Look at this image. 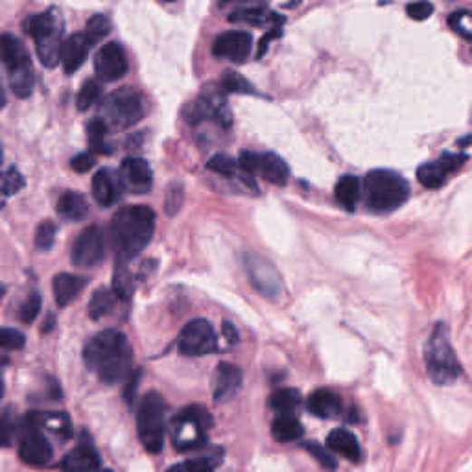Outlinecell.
<instances>
[{
	"mask_svg": "<svg viewBox=\"0 0 472 472\" xmlns=\"http://www.w3.org/2000/svg\"><path fill=\"white\" fill-rule=\"evenodd\" d=\"M233 3H249V0H220V6L233 5Z\"/></svg>",
	"mask_w": 472,
	"mask_h": 472,
	"instance_id": "52",
	"label": "cell"
},
{
	"mask_svg": "<svg viewBox=\"0 0 472 472\" xmlns=\"http://www.w3.org/2000/svg\"><path fill=\"white\" fill-rule=\"evenodd\" d=\"M0 63L6 67L10 87L19 98H28L34 91V69L26 46L14 35H0Z\"/></svg>",
	"mask_w": 472,
	"mask_h": 472,
	"instance_id": "8",
	"label": "cell"
},
{
	"mask_svg": "<svg viewBox=\"0 0 472 472\" xmlns=\"http://www.w3.org/2000/svg\"><path fill=\"white\" fill-rule=\"evenodd\" d=\"M28 423L32 427H37L39 430L46 429L48 432L56 434L58 438L71 436V423H69L67 415H63V413H34L28 417Z\"/></svg>",
	"mask_w": 472,
	"mask_h": 472,
	"instance_id": "28",
	"label": "cell"
},
{
	"mask_svg": "<svg viewBox=\"0 0 472 472\" xmlns=\"http://www.w3.org/2000/svg\"><path fill=\"white\" fill-rule=\"evenodd\" d=\"M52 456H54V450H52L48 439L43 436V432L37 427L30 425L21 438L19 458L28 465L41 467L46 465L52 459Z\"/></svg>",
	"mask_w": 472,
	"mask_h": 472,
	"instance_id": "16",
	"label": "cell"
},
{
	"mask_svg": "<svg viewBox=\"0 0 472 472\" xmlns=\"http://www.w3.org/2000/svg\"><path fill=\"white\" fill-rule=\"evenodd\" d=\"M253 39L246 32H226L217 37L213 44V54L220 60H229L233 63H244L251 52Z\"/></svg>",
	"mask_w": 472,
	"mask_h": 472,
	"instance_id": "17",
	"label": "cell"
},
{
	"mask_svg": "<svg viewBox=\"0 0 472 472\" xmlns=\"http://www.w3.org/2000/svg\"><path fill=\"white\" fill-rule=\"evenodd\" d=\"M367 207L377 213H390L406 203L409 196L408 181L391 170H373L361 181Z\"/></svg>",
	"mask_w": 472,
	"mask_h": 472,
	"instance_id": "4",
	"label": "cell"
},
{
	"mask_svg": "<svg viewBox=\"0 0 472 472\" xmlns=\"http://www.w3.org/2000/svg\"><path fill=\"white\" fill-rule=\"evenodd\" d=\"M213 427V419L203 406H188L181 409L172 423V441L181 452L196 450L207 441V432Z\"/></svg>",
	"mask_w": 472,
	"mask_h": 472,
	"instance_id": "9",
	"label": "cell"
},
{
	"mask_svg": "<svg viewBox=\"0 0 472 472\" xmlns=\"http://www.w3.org/2000/svg\"><path fill=\"white\" fill-rule=\"evenodd\" d=\"M101 467V459L98 456V452L94 450V447L91 445V441H82L72 452H69L65 456V459L62 461V468L63 470H96Z\"/></svg>",
	"mask_w": 472,
	"mask_h": 472,
	"instance_id": "22",
	"label": "cell"
},
{
	"mask_svg": "<svg viewBox=\"0 0 472 472\" xmlns=\"http://www.w3.org/2000/svg\"><path fill=\"white\" fill-rule=\"evenodd\" d=\"M207 169L222 178H235L238 172V161H235L233 157H229L226 153H218L208 159Z\"/></svg>",
	"mask_w": 472,
	"mask_h": 472,
	"instance_id": "35",
	"label": "cell"
},
{
	"mask_svg": "<svg viewBox=\"0 0 472 472\" xmlns=\"http://www.w3.org/2000/svg\"><path fill=\"white\" fill-rule=\"evenodd\" d=\"M87 140L94 153H111L110 142V126L100 117L87 124Z\"/></svg>",
	"mask_w": 472,
	"mask_h": 472,
	"instance_id": "31",
	"label": "cell"
},
{
	"mask_svg": "<svg viewBox=\"0 0 472 472\" xmlns=\"http://www.w3.org/2000/svg\"><path fill=\"white\" fill-rule=\"evenodd\" d=\"M229 21L231 23H247V24H253V26H262V24H266V23L283 24L284 17H281L277 14H272V12L265 10V8H247V10H240V12L231 14Z\"/></svg>",
	"mask_w": 472,
	"mask_h": 472,
	"instance_id": "33",
	"label": "cell"
},
{
	"mask_svg": "<svg viewBox=\"0 0 472 472\" xmlns=\"http://www.w3.org/2000/svg\"><path fill=\"white\" fill-rule=\"evenodd\" d=\"M24 343H26V338L23 332H19L15 329H0V349L15 351V349H23Z\"/></svg>",
	"mask_w": 472,
	"mask_h": 472,
	"instance_id": "46",
	"label": "cell"
},
{
	"mask_svg": "<svg viewBox=\"0 0 472 472\" xmlns=\"http://www.w3.org/2000/svg\"><path fill=\"white\" fill-rule=\"evenodd\" d=\"M247 270H249V275H251L255 286L262 294H266L268 297H274L279 294V290H281L279 277L268 262H265L258 256H247Z\"/></svg>",
	"mask_w": 472,
	"mask_h": 472,
	"instance_id": "20",
	"label": "cell"
},
{
	"mask_svg": "<svg viewBox=\"0 0 472 472\" xmlns=\"http://www.w3.org/2000/svg\"><path fill=\"white\" fill-rule=\"evenodd\" d=\"M94 44H96V41L87 32H80V34H74V35L63 39L62 48H60V63L63 65V71L67 74L76 72L87 60L89 50Z\"/></svg>",
	"mask_w": 472,
	"mask_h": 472,
	"instance_id": "18",
	"label": "cell"
},
{
	"mask_svg": "<svg viewBox=\"0 0 472 472\" xmlns=\"http://www.w3.org/2000/svg\"><path fill=\"white\" fill-rule=\"evenodd\" d=\"M238 169L247 178L260 174L268 183L274 185H286L290 176L286 163L275 153L244 151L238 159Z\"/></svg>",
	"mask_w": 472,
	"mask_h": 472,
	"instance_id": "10",
	"label": "cell"
},
{
	"mask_svg": "<svg viewBox=\"0 0 472 472\" xmlns=\"http://www.w3.org/2000/svg\"><path fill=\"white\" fill-rule=\"evenodd\" d=\"M155 231V213L148 205H128L113 217L111 238L117 260L126 262L139 256L151 242Z\"/></svg>",
	"mask_w": 472,
	"mask_h": 472,
	"instance_id": "2",
	"label": "cell"
},
{
	"mask_svg": "<svg viewBox=\"0 0 472 472\" xmlns=\"http://www.w3.org/2000/svg\"><path fill=\"white\" fill-rule=\"evenodd\" d=\"M306 450L313 456V459H316L322 467L325 468H336L338 467V461L334 458V452L325 445H318L316 441H310L306 443Z\"/></svg>",
	"mask_w": 472,
	"mask_h": 472,
	"instance_id": "41",
	"label": "cell"
},
{
	"mask_svg": "<svg viewBox=\"0 0 472 472\" xmlns=\"http://www.w3.org/2000/svg\"><path fill=\"white\" fill-rule=\"evenodd\" d=\"M406 14L413 21H427L434 14V6L427 3V0H419V3H411L406 6Z\"/></svg>",
	"mask_w": 472,
	"mask_h": 472,
	"instance_id": "47",
	"label": "cell"
},
{
	"mask_svg": "<svg viewBox=\"0 0 472 472\" xmlns=\"http://www.w3.org/2000/svg\"><path fill=\"white\" fill-rule=\"evenodd\" d=\"M448 26L459 34L461 37L472 41V14L470 12H456L448 17Z\"/></svg>",
	"mask_w": 472,
	"mask_h": 472,
	"instance_id": "42",
	"label": "cell"
},
{
	"mask_svg": "<svg viewBox=\"0 0 472 472\" xmlns=\"http://www.w3.org/2000/svg\"><path fill=\"white\" fill-rule=\"evenodd\" d=\"M83 361L103 384H117L133 367V349L128 338L115 329H108L87 342Z\"/></svg>",
	"mask_w": 472,
	"mask_h": 472,
	"instance_id": "1",
	"label": "cell"
},
{
	"mask_svg": "<svg viewBox=\"0 0 472 472\" xmlns=\"http://www.w3.org/2000/svg\"><path fill=\"white\" fill-rule=\"evenodd\" d=\"M270 404L277 413H294L301 404V395L297 390L283 388L270 397Z\"/></svg>",
	"mask_w": 472,
	"mask_h": 472,
	"instance_id": "34",
	"label": "cell"
},
{
	"mask_svg": "<svg viewBox=\"0 0 472 472\" xmlns=\"http://www.w3.org/2000/svg\"><path fill=\"white\" fill-rule=\"evenodd\" d=\"M87 279L74 274H58L52 281V292H54L56 303L63 308L69 306L85 288Z\"/></svg>",
	"mask_w": 472,
	"mask_h": 472,
	"instance_id": "23",
	"label": "cell"
},
{
	"mask_svg": "<svg viewBox=\"0 0 472 472\" xmlns=\"http://www.w3.org/2000/svg\"><path fill=\"white\" fill-rule=\"evenodd\" d=\"M224 334L227 336V340H231V343H235L238 340L236 331H235V327L231 323H224Z\"/></svg>",
	"mask_w": 472,
	"mask_h": 472,
	"instance_id": "50",
	"label": "cell"
},
{
	"mask_svg": "<svg viewBox=\"0 0 472 472\" xmlns=\"http://www.w3.org/2000/svg\"><path fill=\"white\" fill-rule=\"evenodd\" d=\"M281 34H283L281 28L268 32V34L265 35V39L260 41V46H258V52H256V58H262V56H265V52H266V48H268V43L274 41V39H277V37H281Z\"/></svg>",
	"mask_w": 472,
	"mask_h": 472,
	"instance_id": "49",
	"label": "cell"
},
{
	"mask_svg": "<svg viewBox=\"0 0 472 472\" xmlns=\"http://www.w3.org/2000/svg\"><path fill=\"white\" fill-rule=\"evenodd\" d=\"M327 447L334 452V454H340L351 461H358L360 456H361V450H360V445H358V439L356 436L347 430V429H336L329 434L327 438Z\"/></svg>",
	"mask_w": 472,
	"mask_h": 472,
	"instance_id": "25",
	"label": "cell"
},
{
	"mask_svg": "<svg viewBox=\"0 0 472 472\" xmlns=\"http://www.w3.org/2000/svg\"><path fill=\"white\" fill-rule=\"evenodd\" d=\"M303 425L292 413H279V417L272 423V434L281 443L297 441L303 438Z\"/></svg>",
	"mask_w": 472,
	"mask_h": 472,
	"instance_id": "29",
	"label": "cell"
},
{
	"mask_svg": "<svg viewBox=\"0 0 472 472\" xmlns=\"http://www.w3.org/2000/svg\"><path fill=\"white\" fill-rule=\"evenodd\" d=\"M242 371L233 363H220L217 379H215V399L218 402H226L233 399V395L240 390Z\"/></svg>",
	"mask_w": 472,
	"mask_h": 472,
	"instance_id": "21",
	"label": "cell"
},
{
	"mask_svg": "<svg viewBox=\"0 0 472 472\" xmlns=\"http://www.w3.org/2000/svg\"><path fill=\"white\" fill-rule=\"evenodd\" d=\"M94 71L103 82H117L128 72V58L119 43L103 44L94 56Z\"/></svg>",
	"mask_w": 472,
	"mask_h": 472,
	"instance_id": "14",
	"label": "cell"
},
{
	"mask_svg": "<svg viewBox=\"0 0 472 472\" xmlns=\"http://www.w3.org/2000/svg\"><path fill=\"white\" fill-rule=\"evenodd\" d=\"M106 256V240L100 227L91 226L80 233L76 242L72 244V265L78 268H94Z\"/></svg>",
	"mask_w": 472,
	"mask_h": 472,
	"instance_id": "12",
	"label": "cell"
},
{
	"mask_svg": "<svg viewBox=\"0 0 472 472\" xmlns=\"http://www.w3.org/2000/svg\"><path fill=\"white\" fill-rule=\"evenodd\" d=\"M467 163L465 153H443L438 161H430L417 170V179L427 188H441L452 174Z\"/></svg>",
	"mask_w": 472,
	"mask_h": 472,
	"instance_id": "13",
	"label": "cell"
},
{
	"mask_svg": "<svg viewBox=\"0 0 472 472\" xmlns=\"http://www.w3.org/2000/svg\"><path fill=\"white\" fill-rule=\"evenodd\" d=\"M146 111L148 108L144 96L131 87H122L103 98L100 119L113 130H128L139 124Z\"/></svg>",
	"mask_w": 472,
	"mask_h": 472,
	"instance_id": "6",
	"label": "cell"
},
{
	"mask_svg": "<svg viewBox=\"0 0 472 472\" xmlns=\"http://www.w3.org/2000/svg\"><path fill=\"white\" fill-rule=\"evenodd\" d=\"M222 89L226 92H246V94H255V87L242 78L238 72H226L222 78Z\"/></svg>",
	"mask_w": 472,
	"mask_h": 472,
	"instance_id": "40",
	"label": "cell"
},
{
	"mask_svg": "<svg viewBox=\"0 0 472 472\" xmlns=\"http://www.w3.org/2000/svg\"><path fill=\"white\" fill-rule=\"evenodd\" d=\"M163 3H174V0H163Z\"/></svg>",
	"mask_w": 472,
	"mask_h": 472,
	"instance_id": "55",
	"label": "cell"
},
{
	"mask_svg": "<svg viewBox=\"0 0 472 472\" xmlns=\"http://www.w3.org/2000/svg\"><path fill=\"white\" fill-rule=\"evenodd\" d=\"M101 96V85L100 82L96 80H89L83 83V87L80 89L78 92V98H76V106L80 111H87L91 110L94 103L100 100Z\"/></svg>",
	"mask_w": 472,
	"mask_h": 472,
	"instance_id": "36",
	"label": "cell"
},
{
	"mask_svg": "<svg viewBox=\"0 0 472 472\" xmlns=\"http://www.w3.org/2000/svg\"><path fill=\"white\" fill-rule=\"evenodd\" d=\"M120 185L131 194H146L151 190L153 174L149 165L139 157H128L120 167Z\"/></svg>",
	"mask_w": 472,
	"mask_h": 472,
	"instance_id": "19",
	"label": "cell"
},
{
	"mask_svg": "<svg viewBox=\"0 0 472 472\" xmlns=\"http://www.w3.org/2000/svg\"><path fill=\"white\" fill-rule=\"evenodd\" d=\"M56 233H58V227L54 222H50V220L43 222L35 231V247L41 251H48L52 246H54Z\"/></svg>",
	"mask_w": 472,
	"mask_h": 472,
	"instance_id": "39",
	"label": "cell"
},
{
	"mask_svg": "<svg viewBox=\"0 0 472 472\" xmlns=\"http://www.w3.org/2000/svg\"><path fill=\"white\" fill-rule=\"evenodd\" d=\"M167 402L157 391H149L140 402L137 413V432L144 450L149 454H159L163 450L167 434Z\"/></svg>",
	"mask_w": 472,
	"mask_h": 472,
	"instance_id": "7",
	"label": "cell"
},
{
	"mask_svg": "<svg viewBox=\"0 0 472 472\" xmlns=\"http://www.w3.org/2000/svg\"><path fill=\"white\" fill-rule=\"evenodd\" d=\"M3 395H5V384L0 380V399H3Z\"/></svg>",
	"mask_w": 472,
	"mask_h": 472,
	"instance_id": "53",
	"label": "cell"
},
{
	"mask_svg": "<svg viewBox=\"0 0 472 472\" xmlns=\"http://www.w3.org/2000/svg\"><path fill=\"white\" fill-rule=\"evenodd\" d=\"M23 28L35 43L39 62L44 67H56L60 63V48L65 32L62 14L56 8H50L43 14L30 15Z\"/></svg>",
	"mask_w": 472,
	"mask_h": 472,
	"instance_id": "3",
	"label": "cell"
},
{
	"mask_svg": "<svg viewBox=\"0 0 472 472\" xmlns=\"http://www.w3.org/2000/svg\"><path fill=\"white\" fill-rule=\"evenodd\" d=\"M5 103H6V94H5L3 83H0V110H3V108H5Z\"/></svg>",
	"mask_w": 472,
	"mask_h": 472,
	"instance_id": "51",
	"label": "cell"
},
{
	"mask_svg": "<svg viewBox=\"0 0 472 472\" xmlns=\"http://www.w3.org/2000/svg\"><path fill=\"white\" fill-rule=\"evenodd\" d=\"M92 196H94L96 203L101 207H111L117 203L120 192H119V187H117L115 179L111 178L110 170H100L94 174Z\"/></svg>",
	"mask_w": 472,
	"mask_h": 472,
	"instance_id": "26",
	"label": "cell"
},
{
	"mask_svg": "<svg viewBox=\"0 0 472 472\" xmlns=\"http://www.w3.org/2000/svg\"><path fill=\"white\" fill-rule=\"evenodd\" d=\"M115 292L110 288H98L89 301V316L91 320H103L115 308Z\"/></svg>",
	"mask_w": 472,
	"mask_h": 472,
	"instance_id": "32",
	"label": "cell"
},
{
	"mask_svg": "<svg viewBox=\"0 0 472 472\" xmlns=\"http://www.w3.org/2000/svg\"><path fill=\"white\" fill-rule=\"evenodd\" d=\"M94 157L91 155V153H78L76 157H72V161H71V167H72V170H76L78 174H85V172H89L92 167H94Z\"/></svg>",
	"mask_w": 472,
	"mask_h": 472,
	"instance_id": "48",
	"label": "cell"
},
{
	"mask_svg": "<svg viewBox=\"0 0 472 472\" xmlns=\"http://www.w3.org/2000/svg\"><path fill=\"white\" fill-rule=\"evenodd\" d=\"M19 432V425L10 415H0V447H12L15 436Z\"/></svg>",
	"mask_w": 472,
	"mask_h": 472,
	"instance_id": "44",
	"label": "cell"
},
{
	"mask_svg": "<svg viewBox=\"0 0 472 472\" xmlns=\"http://www.w3.org/2000/svg\"><path fill=\"white\" fill-rule=\"evenodd\" d=\"M306 406L310 409L312 415H316L320 419H332V417H338L343 409V404H342V399L331 391V390H318L313 391L308 400H306Z\"/></svg>",
	"mask_w": 472,
	"mask_h": 472,
	"instance_id": "24",
	"label": "cell"
},
{
	"mask_svg": "<svg viewBox=\"0 0 472 472\" xmlns=\"http://www.w3.org/2000/svg\"><path fill=\"white\" fill-rule=\"evenodd\" d=\"M217 332L207 320L190 322L179 334V351L185 356H205L217 351Z\"/></svg>",
	"mask_w": 472,
	"mask_h": 472,
	"instance_id": "11",
	"label": "cell"
},
{
	"mask_svg": "<svg viewBox=\"0 0 472 472\" xmlns=\"http://www.w3.org/2000/svg\"><path fill=\"white\" fill-rule=\"evenodd\" d=\"M0 163H3V148H0Z\"/></svg>",
	"mask_w": 472,
	"mask_h": 472,
	"instance_id": "54",
	"label": "cell"
},
{
	"mask_svg": "<svg viewBox=\"0 0 472 472\" xmlns=\"http://www.w3.org/2000/svg\"><path fill=\"white\" fill-rule=\"evenodd\" d=\"M87 213H89L87 199L78 192L69 190L58 199V215L67 222H82L87 218Z\"/></svg>",
	"mask_w": 472,
	"mask_h": 472,
	"instance_id": "27",
	"label": "cell"
},
{
	"mask_svg": "<svg viewBox=\"0 0 472 472\" xmlns=\"http://www.w3.org/2000/svg\"><path fill=\"white\" fill-rule=\"evenodd\" d=\"M110 30H111V24H110L108 17H103V15H94V17H91L89 23H87V28H85V32H87L96 43H98L100 39L106 37V35L110 34Z\"/></svg>",
	"mask_w": 472,
	"mask_h": 472,
	"instance_id": "45",
	"label": "cell"
},
{
	"mask_svg": "<svg viewBox=\"0 0 472 472\" xmlns=\"http://www.w3.org/2000/svg\"><path fill=\"white\" fill-rule=\"evenodd\" d=\"M201 120H215L224 128L231 126V113L220 92H205L196 100L190 113V122H201Z\"/></svg>",
	"mask_w": 472,
	"mask_h": 472,
	"instance_id": "15",
	"label": "cell"
},
{
	"mask_svg": "<svg viewBox=\"0 0 472 472\" xmlns=\"http://www.w3.org/2000/svg\"><path fill=\"white\" fill-rule=\"evenodd\" d=\"M220 463H222L220 456H201V458H194V459H188L185 463H179L172 468L174 470H188V472H208V470H215Z\"/></svg>",
	"mask_w": 472,
	"mask_h": 472,
	"instance_id": "38",
	"label": "cell"
},
{
	"mask_svg": "<svg viewBox=\"0 0 472 472\" xmlns=\"http://www.w3.org/2000/svg\"><path fill=\"white\" fill-rule=\"evenodd\" d=\"M39 312H41V297H39V294H30V295L24 299V303L21 304L19 320H21L23 323L30 325V323L35 322V318L39 316Z\"/></svg>",
	"mask_w": 472,
	"mask_h": 472,
	"instance_id": "43",
	"label": "cell"
},
{
	"mask_svg": "<svg viewBox=\"0 0 472 472\" xmlns=\"http://www.w3.org/2000/svg\"><path fill=\"white\" fill-rule=\"evenodd\" d=\"M336 201L347 208V211H352L356 207V203L361 197V181L356 176H342L340 181L336 183V190H334Z\"/></svg>",
	"mask_w": 472,
	"mask_h": 472,
	"instance_id": "30",
	"label": "cell"
},
{
	"mask_svg": "<svg viewBox=\"0 0 472 472\" xmlns=\"http://www.w3.org/2000/svg\"><path fill=\"white\" fill-rule=\"evenodd\" d=\"M24 185H26V181L17 169H10L0 174V196L3 197H10V196L17 194L19 190L24 188Z\"/></svg>",
	"mask_w": 472,
	"mask_h": 472,
	"instance_id": "37",
	"label": "cell"
},
{
	"mask_svg": "<svg viewBox=\"0 0 472 472\" xmlns=\"http://www.w3.org/2000/svg\"><path fill=\"white\" fill-rule=\"evenodd\" d=\"M425 363L429 377L438 386H448L459 377L461 365L448 340V329L445 323L436 325L432 331L425 347Z\"/></svg>",
	"mask_w": 472,
	"mask_h": 472,
	"instance_id": "5",
	"label": "cell"
}]
</instances>
